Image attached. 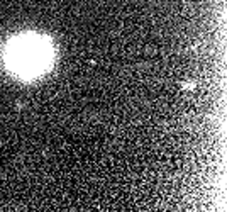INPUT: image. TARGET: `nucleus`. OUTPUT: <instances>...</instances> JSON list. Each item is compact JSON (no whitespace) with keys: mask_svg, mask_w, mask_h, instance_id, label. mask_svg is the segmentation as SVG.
I'll use <instances>...</instances> for the list:
<instances>
[{"mask_svg":"<svg viewBox=\"0 0 227 212\" xmlns=\"http://www.w3.org/2000/svg\"><path fill=\"white\" fill-rule=\"evenodd\" d=\"M181 88H183V90H193V88H195V83H193V82H183V83H181Z\"/></svg>","mask_w":227,"mask_h":212,"instance_id":"1","label":"nucleus"}]
</instances>
